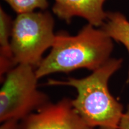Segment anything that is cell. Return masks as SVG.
Masks as SVG:
<instances>
[{
	"instance_id": "cell-1",
	"label": "cell",
	"mask_w": 129,
	"mask_h": 129,
	"mask_svg": "<svg viewBox=\"0 0 129 129\" xmlns=\"http://www.w3.org/2000/svg\"><path fill=\"white\" fill-rule=\"evenodd\" d=\"M113 40L102 28L88 23L76 35L56 34L50 52L43 58L35 73L38 79L54 73H69L78 69L94 71L111 59Z\"/></svg>"
},
{
	"instance_id": "cell-2",
	"label": "cell",
	"mask_w": 129,
	"mask_h": 129,
	"mask_svg": "<svg viewBox=\"0 0 129 129\" xmlns=\"http://www.w3.org/2000/svg\"><path fill=\"white\" fill-rule=\"evenodd\" d=\"M121 58H111L104 65L81 78L69 77L65 81L49 80L48 85H67L75 88L74 107L90 127L99 129H118L124 112L122 105L111 94V77L122 67Z\"/></svg>"
},
{
	"instance_id": "cell-3",
	"label": "cell",
	"mask_w": 129,
	"mask_h": 129,
	"mask_svg": "<svg viewBox=\"0 0 129 129\" xmlns=\"http://www.w3.org/2000/svg\"><path fill=\"white\" fill-rule=\"evenodd\" d=\"M35 68L19 64L3 80L0 89V122L9 120L21 121L51 102L39 90Z\"/></svg>"
},
{
	"instance_id": "cell-4",
	"label": "cell",
	"mask_w": 129,
	"mask_h": 129,
	"mask_svg": "<svg viewBox=\"0 0 129 129\" xmlns=\"http://www.w3.org/2000/svg\"><path fill=\"white\" fill-rule=\"evenodd\" d=\"M54 18L48 11L17 14L11 35V48L17 65L38 67L45 51L54 44Z\"/></svg>"
},
{
	"instance_id": "cell-5",
	"label": "cell",
	"mask_w": 129,
	"mask_h": 129,
	"mask_svg": "<svg viewBox=\"0 0 129 129\" xmlns=\"http://www.w3.org/2000/svg\"><path fill=\"white\" fill-rule=\"evenodd\" d=\"M72 100L64 98L51 102L21 121L19 129H95L81 117Z\"/></svg>"
},
{
	"instance_id": "cell-6",
	"label": "cell",
	"mask_w": 129,
	"mask_h": 129,
	"mask_svg": "<svg viewBox=\"0 0 129 129\" xmlns=\"http://www.w3.org/2000/svg\"><path fill=\"white\" fill-rule=\"evenodd\" d=\"M52 11L60 19L70 24L74 17H82L95 27L102 26L108 12L104 9L106 0H54Z\"/></svg>"
},
{
	"instance_id": "cell-7",
	"label": "cell",
	"mask_w": 129,
	"mask_h": 129,
	"mask_svg": "<svg viewBox=\"0 0 129 129\" xmlns=\"http://www.w3.org/2000/svg\"><path fill=\"white\" fill-rule=\"evenodd\" d=\"M13 20L0 7V78L1 82L11 69L17 66L11 48Z\"/></svg>"
},
{
	"instance_id": "cell-8",
	"label": "cell",
	"mask_w": 129,
	"mask_h": 129,
	"mask_svg": "<svg viewBox=\"0 0 129 129\" xmlns=\"http://www.w3.org/2000/svg\"><path fill=\"white\" fill-rule=\"evenodd\" d=\"M101 28L112 39L125 47L129 55V20L121 13L108 12ZM128 81L129 80V69Z\"/></svg>"
},
{
	"instance_id": "cell-9",
	"label": "cell",
	"mask_w": 129,
	"mask_h": 129,
	"mask_svg": "<svg viewBox=\"0 0 129 129\" xmlns=\"http://www.w3.org/2000/svg\"><path fill=\"white\" fill-rule=\"evenodd\" d=\"M17 14L34 12L39 9L45 10L48 6L47 0H4Z\"/></svg>"
},
{
	"instance_id": "cell-10",
	"label": "cell",
	"mask_w": 129,
	"mask_h": 129,
	"mask_svg": "<svg viewBox=\"0 0 129 129\" xmlns=\"http://www.w3.org/2000/svg\"><path fill=\"white\" fill-rule=\"evenodd\" d=\"M118 129H129V104L127 109L124 111L122 114L119 123Z\"/></svg>"
},
{
	"instance_id": "cell-11",
	"label": "cell",
	"mask_w": 129,
	"mask_h": 129,
	"mask_svg": "<svg viewBox=\"0 0 129 129\" xmlns=\"http://www.w3.org/2000/svg\"><path fill=\"white\" fill-rule=\"evenodd\" d=\"M20 121L14 120H9L1 122L0 129H19Z\"/></svg>"
}]
</instances>
